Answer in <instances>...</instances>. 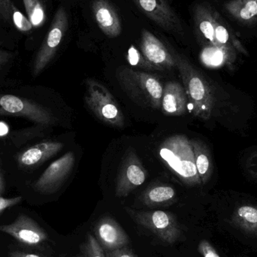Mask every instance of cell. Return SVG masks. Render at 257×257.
Returning <instances> with one entry per match:
<instances>
[{"mask_svg":"<svg viewBox=\"0 0 257 257\" xmlns=\"http://www.w3.org/2000/svg\"><path fill=\"white\" fill-rule=\"evenodd\" d=\"M173 57L193 115L202 120H210L218 107V99L214 88L204 75L187 59L176 53Z\"/></svg>","mask_w":257,"mask_h":257,"instance_id":"1","label":"cell"},{"mask_svg":"<svg viewBox=\"0 0 257 257\" xmlns=\"http://www.w3.org/2000/svg\"><path fill=\"white\" fill-rule=\"evenodd\" d=\"M159 155L164 164L188 186L202 184L195 163L191 140L184 135H174L159 147Z\"/></svg>","mask_w":257,"mask_h":257,"instance_id":"2","label":"cell"},{"mask_svg":"<svg viewBox=\"0 0 257 257\" xmlns=\"http://www.w3.org/2000/svg\"><path fill=\"white\" fill-rule=\"evenodd\" d=\"M117 78L121 88L135 102L154 109L161 108L163 86L157 76L123 67L117 72Z\"/></svg>","mask_w":257,"mask_h":257,"instance_id":"3","label":"cell"},{"mask_svg":"<svg viewBox=\"0 0 257 257\" xmlns=\"http://www.w3.org/2000/svg\"><path fill=\"white\" fill-rule=\"evenodd\" d=\"M85 85L84 100L95 116L110 126L123 127L124 115L123 111L109 90L91 78L85 80Z\"/></svg>","mask_w":257,"mask_h":257,"instance_id":"4","label":"cell"},{"mask_svg":"<svg viewBox=\"0 0 257 257\" xmlns=\"http://www.w3.org/2000/svg\"><path fill=\"white\" fill-rule=\"evenodd\" d=\"M125 211L137 224L151 231L163 242L174 244L182 234L176 216L169 211H138L128 207Z\"/></svg>","mask_w":257,"mask_h":257,"instance_id":"5","label":"cell"},{"mask_svg":"<svg viewBox=\"0 0 257 257\" xmlns=\"http://www.w3.org/2000/svg\"><path fill=\"white\" fill-rule=\"evenodd\" d=\"M0 115L22 117L42 125H51L56 119L42 105L14 95L0 94Z\"/></svg>","mask_w":257,"mask_h":257,"instance_id":"6","label":"cell"},{"mask_svg":"<svg viewBox=\"0 0 257 257\" xmlns=\"http://www.w3.org/2000/svg\"><path fill=\"white\" fill-rule=\"evenodd\" d=\"M68 25L69 21L66 10L64 8L60 7L54 15L49 31L35 60L33 64L35 77H37L45 69L55 55L67 30Z\"/></svg>","mask_w":257,"mask_h":257,"instance_id":"7","label":"cell"},{"mask_svg":"<svg viewBox=\"0 0 257 257\" xmlns=\"http://www.w3.org/2000/svg\"><path fill=\"white\" fill-rule=\"evenodd\" d=\"M148 172L132 148L127 150L122 160L115 185L117 197L128 196L146 181Z\"/></svg>","mask_w":257,"mask_h":257,"instance_id":"8","label":"cell"},{"mask_svg":"<svg viewBox=\"0 0 257 257\" xmlns=\"http://www.w3.org/2000/svg\"><path fill=\"white\" fill-rule=\"evenodd\" d=\"M0 232L13 237L18 242L31 247H40L48 240V233L27 214H20L13 223L1 225Z\"/></svg>","mask_w":257,"mask_h":257,"instance_id":"9","label":"cell"},{"mask_svg":"<svg viewBox=\"0 0 257 257\" xmlns=\"http://www.w3.org/2000/svg\"><path fill=\"white\" fill-rule=\"evenodd\" d=\"M75 160L73 153L68 152L51 163L36 181L35 190L45 194L56 193L72 172Z\"/></svg>","mask_w":257,"mask_h":257,"instance_id":"10","label":"cell"},{"mask_svg":"<svg viewBox=\"0 0 257 257\" xmlns=\"http://www.w3.org/2000/svg\"><path fill=\"white\" fill-rule=\"evenodd\" d=\"M150 19L169 33H181L182 26L166 0H134Z\"/></svg>","mask_w":257,"mask_h":257,"instance_id":"11","label":"cell"},{"mask_svg":"<svg viewBox=\"0 0 257 257\" xmlns=\"http://www.w3.org/2000/svg\"><path fill=\"white\" fill-rule=\"evenodd\" d=\"M95 238L105 251L127 247L130 238L117 220L110 216L101 217L94 227Z\"/></svg>","mask_w":257,"mask_h":257,"instance_id":"12","label":"cell"},{"mask_svg":"<svg viewBox=\"0 0 257 257\" xmlns=\"http://www.w3.org/2000/svg\"><path fill=\"white\" fill-rule=\"evenodd\" d=\"M141 50L144 58L154 69L163 70L175 66L173 55L161 41L148 30H142Z\"/></svg>","mask_w":257,"mask_h":257,"instance_id":"13","label":"cell"},{"mask_svg":"<svg viewBox=\"0 0 257 257\" xmlns=\"http://www.w3.org/2000/svg\"><path fill=\"white\" fill-rule=\"evenodd\" d=\"M92 9L98 26L105 36L109 38L120 36L122 31L120 18L107 0H94Z\"/></svg>","mask_w":257,"mask_h":257,"instance_id":"14","label":"cell"},{"mask_svg":"<svg viewBox=\"0 0 257 257\" xmlns=\"http://www.w3.org/2000/svg\"><path fill=\"white\" fill-rule=\"evenodd\" d=\"M187 93L185 89L176 81H169L163 87L161 108L168 116H181L187 111Z\"/></svg>","mask_w":257,"mask_h":257,"instance_id":"15","label":"cell"},{"mask_svg":"<svg viewBox=\"0 0 257 257\" xmlns=\"http://www.w3.org/2000/svg\"><path fill=\"white\" fill-rule=\"evenodd\" d=\"M63 148L60 142H45L38 144L20 155L18 161L24 166H34L54 157Z\"/></svg>","mask_w":257,"mask_h":257,"instance_id":"16","label":"cell"},{"mask_svg":"<svg viewBox=\"0 0 257 257\" xmlns=\"http://www.w3.org/2000/svg\"><path fill=\"white\" fill-rule=\"evenodd\" d=\"M176 199L175 188L166 184L151 186L143 192L140 197L141 202L149 208L168 206L176 202Z\"/></svg>","mask_w":257,"mask_h":257,"instance_id":"17","label":"cell"},{"mask_svg":"<svg viewBox=\"0 0 257 257\" xmlns=\"http://www.w3.org/2000/svg\"><path fill=\"white\" fill-rule=\"evenodd\" d=\"M195 27L198 36L216 48L214 37V11L208 6L199 5L194 11Z\"/></svg>","mask_w":257,"mask_h":257,"instance_id":"18","label":"cell"},{"mask_svg":"<svg viewBox=\"0 0 257 257\" xmlns=\"http://www.w3.org/2000/svg\"><path fill=\"white\" fill-rule=\"evenodd\" d=\"M195 163L201 183L205 184L209 181L213 172L211 152L206 145L199 139H192Z\"/></svg>","mask_w":257,"mask_h":257,"instance_id":"19","label":"cell"},{"mask_svg":"<svg viewBox=\"0 0 257 257\" xmlns=\"http://www.w3.org/2000/svg\"><path fill=\"white\" fill-rule=\"evenodd\" d=\"M234 226L248 235L257 237V207L242 205L235 208L231 216Z\"/></svg>","mask_w":257,"mask_h":257,"instance_id":"20","label":"cell"},{"mask_svg":"<svg viewBox=\"0 0 257 257\" xmlns=\"http://www.w3.org/2000/svg\"><path fill=\"white\" fill-rule=\"evenodd\" d=\"M226 12L245 24L257 22V0H231L225 5Z\"/></svg>","mask_w":257,"mask_h":257,"instance_id":"21","label":"cell"},{"mask_svg":"<svg viewBox=\"0 0 257 257\" xmlns=\"http://www.w3.org/2000/svg\"><path fill=\"white\" fill-rule=\"evenodd\" d=\"M27 17L33 27H41L45 23V12L40 0H23Z\"/></svg>","mask_w":257,"mask_h":257,"instance_id":"22","label":"cell"},{"mask_svg":"<svg viewBox=\"0 0 257 257\" xmlns=\"http://www.w3.org/2000/svg\"><path fill=\"white\" fill-rule=\"evenodd\" d=\"M75 257H106L105 250L95 236L88 234L85 241L80 246L79 252Z\"/></svg>","mask_w":257,"mask_h":257,"instance_id":"23","label":"cell"},{"mask_svg":"<svg viewBox=\"0 0 257 257\" xmlns=\"http://www.w3.org/2000/svg\"><path fill=\"white\" fill-rule=\"evenodd\" d=\"M12 23L19 31L23 33L31 31L33 30V24L30 22L28 18L24 16L16 7L15 5L12 8Z\"/></svg>","mask_w":257,"mask_h":257,"instance_id":"24","label":"cell"},{"mask_svg":"<svg viewBox=\"0 0 257 257\" xmlns=\"http://www.w3.org/2000/svg\"><path fill=\"white\" fill-rule=\"evenodd\" d=\"M12 0H0V21L8 24H12Z\"/></svg>","mask_w":257,"mask_h":257,"instance_id":"25","label":"cell"},{"mask_svg":"<svg viewBox=\"0 0 257 257\" xmlns=\"http://www.w3.org/2000/svg\"><path fill=\"white\" fill-rule=\"evenodd\" d=\"M128 60L133 65H140L142 66H145L147 68H151L154 69L151 65H150L148 62L144 58L143 55L140 54L137 49L132 46L128 51Z\"/></svg>","mask_w":257,"mask_h":257,"instance_id":"26","label":"cell"},{"mask_svg":"<svg viewBox=\"0 0 257 257\" xmlns=\"http://www.w3.org/2000/svg\"><path fill=\"white\" fill-rule=\"evenodd\" d=\"M198 251L202 257H221L214 246L205 239L202 240L199 242Z\"/></svg>","mask_w":257,"mask_h":257,"instance_id":"27","label":"cell"},{"mask_svg":"<svg viewBox=\"0 0 257 257\" xmlns=\"http://www.w3.org/2000/svg\"><path fill=\"white\" fill-rule=\"evenodd\" d=\"M247 172L257 179V151L252 153L246 163Z\"/></svg>","mask_w":257,"mask_h":257,"instance_id":"28","label":"cell"},{"mask_svg":"<svg viewBox=\"0 0 257 257\" xmlns=\"http://www.w3.org/2000/svg\"><path fill=\"white\" fill-rule=\"evenodd\" d=\"M22 198L21 196L15 198H3L0 196V213L14 205H18Z\"/></svg>","mask_w":257,"mask_h":257,"instance_id":"29","label":"cell"},{"mask_svg":"<svg viewBox=\"0 0 257 257\" xmlns=\"http://www.w3.org/2000/svg\"><path fill=\"white\" fill-rule=\"evenodd\" d=\"M106 257H137L128 247H123L113 251H105Z\"/></svg>","mask_w":257,"mask_h":257,"instance_id":"30","label":"cell"},{"mask_svg":"<svg viewBox=\"0 0 257 257\" xmlns=\"http://www.w3.org/2000/svg\"><path fill=\"white\" fill-rule=\"evenodd\" d=\"M9 257H45L37 253H30V252L15 250L9 253Z\"/></svg>","mask_w":257,"mask_h":257,"instance_id":"31","label":"cell"},{"mask_svg":"<svg viewBox=\"0 0 257 257\" xmlns=\"http://www.w3.org/2000/svg\"><path fill=\"white\" fill-rule=\"evenodd\" d=\"M12 54L0 49V67L5 66L12 59Z\"/></svg>","mask_w":257,"mask_h":257,"instance_id":"32","label":"cell"},{"mask_svg":"<svg viewBox=\"0 0 257 257\" xmlns=\"http://www.w3.org/2000/svg\"><path fill=\"white\" fill-rule=\"evenodd\" d=\"M9 127L4 122H0V137L6 136L9 133Z\"/></svg>","mask_w":257,"mask_h":257,"instance_id":"33","label":"cell"},{"mask_svg":"<svg viewBox=\"0 0 257 257\" xmlns=\"http://www.w3.org/2000/svg\"><path fill=\"white\" fill-rule=\"evenodd\" d=\"M5 191V182L3 180V176H2L1 173H0V196H2Z\"/></svg>","mask_w":257,"mask_h":257,"instance_id":"34","label":"cell"}]
</instances>
